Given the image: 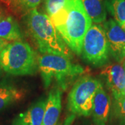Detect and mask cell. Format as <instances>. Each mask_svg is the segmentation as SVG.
<instances>
[{
  "mask_svg": "<svg viewBox=\"0 0 125 125\" xmlns=\"http://www.w3.org/2000/svg\"><path fill=\"white\" fill-rule=\"evenodd\" d=\"M49 18L70 49L81 55L84 36L92 25L81 0H67L62 9Z\"/></svg>",
  "mask_w": 125,
  "mask_h": 125,
  "instance_id": "cell-1",
  "label": "cell"
},
{
  "mask_svg": "<svg viewBox=\"0 0 125 125\" xmlns=\"http://www.w3.org/2000/svg\"><path fill=\"white\" fill-rule=\"evenodd\" d=\"M27 31L40 53L71 57L70 49L54 27L49 17L34 9L24 16Z\"/></svg>",
  "mask_w": 125,
  "mask_h": 125,
  "instance_id": "cell-2",
  "label": "cell"
},
{
  "mask_svg": "<svg viewBox=\"0 0 125 125\" xmlns=\"http://www.w3.org/2000/svg\"><path fill=\"white\" fill-rule=\"evenodd\" d=\"M38 69L45 88L55 83L63 90L84 72L83 67L71 62L68 57L57 54H42L39 56Z\"/></svg>",
  "mask_w": 125,
  "mask_h": 125,
  "instance_id": "cell-3",
  "label": "cell"
},
{
  "mask_svg": "<svg viewBox=\"0 0 125 125\" xmlns=\"http://www.w3.org/2000/svg\"><path fill=\"white\" fill-rule=\"evenodd\" d=\"M2 70L14 76L31 75L38 68V57L31 47L22 40L9 43L0 52Z\"/></svg>",
  "mask_w": 125,
  "mask_h": 125,
  "instance_id": "cell-4",
  "label": "cell"
},
{
  "mask_svg": "<svg viewBox=\"0 0 125 125\" xmlns=\"http://www.w3.org/2000/svg\"><path fill=\"white\" fill-rule=\"evenodd\" d=\"M100 81L90 76L79 78L72 86L67 97V108L74 115L89 116Z\"/></svg>",
  "mask_w": 125,
  "mask_h": 125,
  "instance_id": "cell-5",
  "label": "cell"
},
{
  "mask_svg": "<svg viewBox=\"0 0 125 125\" xmlns=\"http://www.w3.org/2000/svg\"><path fill=\"white\" fill-rule=\"evenodd\" d=\"M85 62L94 67H102L109 61V46L102 26L91 25L84 36L81 54Z\"/></svg>",
  "mask_w": 125,
  "mask_h": 125,
  "instance_id": "cell-6",
  "label": "cell"
},
{
  "mask_svg": "<svg viewBox=\"0 0 125 125\" xmlns=\"http://www.w3.org/2000/svg\"><path fill=\"white\" fill-rule=\"evenodd\" d=\"M107 38L109 52L118 63L125 60V31L114 19L105 21L102 25Z\"/></svg>",
  "mask_w": 125,
  "mask_h": 125,
  "instance_id": "cell-7",
  "label": "cell"
},
{
  "mask_svg": "<svg viewBox=\"0 0 125 125\" xmlns=\"http://www.w3.org/2000/svg\"><path fill=\"white\" fill-rule=\"evenodd\" d=\"M102 74L114 99L122 96L125 86V70L120 63H113L105 67Z\"/></svg>",
  "mask_w": 125,
  "mask_h": 125,
  "instance_id": "cell-8",
  "label": "cell"
},
{
  "mask_svg": "<svg viewBox=\"0 0 125 125\" xmlns=\"http://www.w3.org/2000/svg\"><path fill=\"white\" fill-rule=\"evenodd\" d=\"M111 111V98L101 83L96 92L93 106V119L95 125H107Z\"/></svg>",
  "mask_w": 125,
  "mask_h": 125,
  "instance_id": "cell-9",
  "label": "cell"
},
{
  "mask_svg": "<svg viewBox=\"0 0 125 125\" xmlns=\"http://www.w3.org/2000/svg\"><path fill=\"white\" fill-rule=\"evenodd\" d=\"M61 110V90L54 88L47 99L45 115L42 125H56Z\"/></svg>",
  "mask_w": 125,
  "mask_h": 125,
  "instance_id": "cell-10",
  "label": "cell"
},
{
  "mask_svg": "<svg viewBox=\"0 0 125 125\" xmlns=\"http://www.w3.org/2000/svg\"><path fill=\"white\" fill-rule=\"evenodd\" d=\"M25 91L13 83L2 81L0 83V111L13 103L22 100Z\"/></svg>",
  "mask_w": 125,
  "mask_h": 125,
  "instance_id": "cell-11",
  "label": "cell"
},
{
  "mask_svg": "<svg viewBox=\"0 0 125 125\" xmlns=\"http://www.w3.org/2000/svg\"><path fill=\"white\" fill-rule=\"evenodd\" d=\"M47 99H42L32 104L27 112L18 118L22 125H42L45 115Z\"/></svg>",
  "mask_w": 125,
  "mask_h": 125,
  "instance_id": "cell-12",
  "label": "cell"
},
{
  "mask_svg": "<svg viewBox=\"0 0 125 125\" xmlns=\"http://www.w3.org/2000/svg\"><path fill=\"white\" fill-rule=\"evenodd\" d=\"M22 37L18 22L13 16L4 14L0 20V38L7 41H18Z\"/></svg>",
  "mask_w": 125,
  "mask_h": 125,
  "instance_id": "cell-13",
  "label": "cell"
},
{
  "mask_svg": "<svg viewBox=\"0 0 125 125\" xmlns=\"http://www.w3.org/2000/svg\"><path fill=\"white\" fill-rule=\"evenodd\" d=\"M83 8L94 24L104 22L106 19L105 0H81Z\"/></svg>",
  "mask_w": 125,
  "mask_h": 125,
  "instance_id": "cell-14",
  "label": "cell"
},
{
  "mask_svg": "<svg viewBox=\"0 0 125 125\" xmlns=\"http://www.w3.org/2000/svg\"><path fill=\"white\" fill-rule=\"evenodd\" d=\"M8 9L15 15L24 17L36 9L41 0H1Z\"/></svg>",
  "mask_w": 125,
  "mask_h": 125,
  "instance_id": "cell-15",
  "label": "cell"
},
{
  "mask_svg": "<svg viewBox=\"0 0 125 125\" xmlns=\"http://www.w3.org/2000/svg\"><path fill=\"white\" fill-rule=\"evenodd\" d=\"M106 10L122 27L125 24V0H105Z\"/></svg>",
  "mask_w": 125,
  "mask_h": 125,
  "instance_id": "cell-16",
  "label": "cell"
},
{
  "mask_svg": "<svg viewBox=\"0 0 125 125\" xmlns=\"http://www.w3.org/2000/svg\"><path fill=\"white\" fill-rule=\"evenodd\" d=\"M114 111L118 125H125V97L121 96L114 99Z\"/></svg>",
  "mask_w": 125,
  "mask_h": 125,
  "instance_id": "cell-17",
  "label": "cell"
},
{
  "mask_svg": "<svg viewBox=\"0 0 125 125\" xmlns=\"http://www.w3.org/2000/svg\"><path fill=\"white\" fill-rule=\"evenodd\" d=\"M67 0H45V9L47 15L51 18L67 3Z\"/></svg>",
  "mask_w": 125,
  "mask_h": 125,
  "instance_id": "cell-18",
  "label": "cell"
},
{
  "mask_svg": "<svg viewBox=\"0 0 125 125\" xmlns=\"http://www.w3.org/2000/svg\"><path fill=\"white\" fill-rule=\"evenodd\" d=\"M9 44V41L0 38V52L4 49V47Z\"/></svg>",
  "mask_w": 125,
  "mask_h": 125,
  "instance_id": "cell-19",
  "label": "cell"
},
{
  "mask_svg": "<svg viewBox=\"0 0 125 125\" xmlns=\"http://www.w3.org/2000/svg\"><path fill=\"white\" fill-rule=\"evenodd\" d=\"M74 118V115H72L71 116H70L68 118H67L66 120L64 122V123L62 124V125H70L72 122V121Z\"/></svg>",
  "mask_w": 125,
  "mask_h": 125,
  "instance_id": "cell-20",
  "label": "cell"
},
{
  "mask_svg": "<svg viewBox=\"0 0 125 125\" xmlns=\"http://www.w3.org/2000/svg\"><path fill=\"white\" fill-rule=\"evenodd\" d=\"M13 125H22V123L20 122V121L19 120V119L17 118V119L15 120V121L13 122Z\"/></svg>",
  "mask_w": 125,
  "mask_h": 125,
  "instance_id": "cell-21",
  "label": "cell"
},
{
  "mask_svg": "<svg viewBox=\"0 0 125 125\" xmlns=\"http://www.w3.org/2000/svg\"><path fill=\"white\" fill-rule=\"evenodd\" d=\"M3 15H4V13H3V11H2V10H1V9L0 8V20H1V18H2Z\"/></svg>",
  "mask_w": 125,
  "mask_h": 125,
  "instance_id": "cell-22",
  "label": "cell"
},
{
  "mask_svg": "<svg viewBox=\"0 0 125 125\" xmlns=\"http://www.w3.org/2000/svg\"><path fill=\"white\" fill-rule=\"evenodd\" d=\"M122 96L125 97V88H124V89H123V92H122Z\"/></svg>",
  "mask_w": 125,
  "mask_h": 125,
  "instance_id": "cell-23",
  "label": "cell"
},
{
  "mask_svg": "<svg viewBox=\"0 0 125 125\" xmlns=\"http://www.w3.org/2000/svg\"><path fill=\"white\" fill-rule=\"evenodd\" d=\"M1 70H2V68H1V62H0V74H1Z\"/></svg>",
  "mask_w": 125,
  "mask_h": 125,
  "instance_id": "cell-24",
  "label": "cell"
},
{
  "mask_svg": "<svg viewBox=\"0 0 125 125\" xmlns=\"http://www.w3.org/2000/svg\"><path fill=\"white\" fill-rule=\"evenodd\" d=\"M124 68H125V62H124Z\"/></svg>",
  "mask_w": 125,
  "mask_h": 125,
  "instance_id": "cell-25",
  "label": "cell"
}]
</instances>
